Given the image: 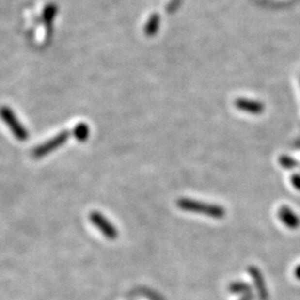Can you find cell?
Wrapping results in <instances>:
<instances>
[{
  "instance_id": "6da1fadb",
  "label": "cell",
  "mask_w": 300,
  "mask_h": 300,
  "mask_svg": "<svg viewBox=\"0 0 300 300\" xmlns=\"http://www.w3.org/2000/svg\"><path fill=\"white\" fill-rule=\"evenodd\" d=\"M177 206L184 211L208 216L214 219H221L226 216L225 208L219 205L203 203L190 198H179L177 200Z\"/></svg>"
},
{
  "instance_id": "8fae6325",
  "label": "cell",
  "mask_w": 300,
  "mask_h": 300,
  "mask_svg": "<svg viewBox=\"0 0 300 300\" xmlns=\"http://www.w3.org/2000/svg\"><path fill=\"white\" fill-rule=\"evenodd\" d=\"M157 27H158V17L154 16L150 19L149 24L147 26V32L149 33V35H154L156 30H157Z\"/></svg>"
},
{
  "instance_id": "5b68a950",
  "label": "cell",
  "mask_w": 300,
  "mask_h": 300,
  "mask_svg": "<svg viewBox=\"0 0 300 300\" xmlns=\"http://www.w3.org/2000/svg\"><path fill=\"white\" fill-rule=\"evenodd\" d=\"M235 107L242 112L258 116L265 111V105L261 101L248 99V98H237L235 100Z\"/></svg>"
},
{
  "instance_id": "ba28073f",
  "label": "cell",
  "mask_w": 300,
  "mask_h": 300,
  "mask_svg": "<svg viewBox=\"0 0 300 300\" xmlns=\"http://www.w3.org/2000/svg\"><path fill=\"white\" fill-rule=\"evenodd\" d=\"M73 134L75 136V138L77 139L78 142H86L87 138H88V136H89V127L83 123L78 124L77 126L74 128Z\"/></svg>"
},
{
  "instance_id": "8992f818",
  "label": "cell",
  "mask_w": 300,
  "mask_h": 300,
  "mask_svg": "<svg viewBox=\"0 0 300 300\" xmlns=\"http://www.w3.org/2000/svg\"><path fill=\"white\" fill-rule=\"evenodd\" d=\"M278 218L288 229L296 230L300 227V218L296 212L288 206H282L278 210Z\"/></svg>"
},
{
  "instance_id": "30bf717a",
  "label": "cell",
  "mask_w": 300,
  "mask_h": 300,
  "mask_svg": "<svg viewBox=\"0 0 300 300\" xmlns=\"http://www.w3.org/2000/svg\"><path fill=\"white\" fill-rule=\"evenodd\" d=\"M279 165L283 167L284 169H294L296 167L299 166V161L296 160V159L289 157V156L282 155L278 159Z\"/></svg>"
},
{
  "instance_id": "4fadbf2b",
  "label": "cell",
  "mask_w": 300,
  "mask_h": 300,
  "mask_svg": "<svg viewBox=\"0 0 300 300\" xmlns=\"http://www.w3.org/2000/svg\"><path fill=\"white\" fill-rule=\"evenodd\" d=\"M295 277L300 280V265L295 268Z\"/></svg>"
},
{
  "instance_id": "3957f363",
  "label": "cell",
  "mask_w": 300,
  "mask_h": 300,
  "mask_svg": "<svg viewBox=\"0 0 300 300\" xmlns=\"http://www.w3.org/2000/svg\"><path fill=\"white\" fill-rule=\"evenodd\" d=\"M70 132L69 131H62L55 137H52L50 140L44 142L43 145L38 146L35 148V150L32 151V155L35 158H43L48 154L52 153V151L58 149L60 146H63L64 142H67L69 138Z\"/></svg>"
},
{
  "instance_id": "277c9868",
  "label": "cell",
  "mask_w": 300,
  "mask_h": 300,
  "mask_svg": "<svg viewBox=\"0 0 300 300\" xmlns=\"http://www.w3.org/2000/svg\"><path fill=\"white\" fill-rule=\"evenodd\" d=\"M90 220L107 239L113 240V239L118 237V231H117L115 226L104 215H101L100 212L95 211L93 214H90Z\"/></svg>"
},
{
  "instance_id": "7a4b0ae2",
  "label": "cell",
  "mask_w": 300,
  "mask_h": 300,
  "mask_svg": "<svg viewBox=\"0 0 300 300\" xmlns=\"http://www.w3.org/2000/svg\"><path fill=\"white\" fill-rule=\"evenodd\" d=\"M0 118L2 119L7 126L9 127L10 131L13 132L14 136L16 137L20 142H26L28 139V131L27 129L24 127L20 121L15 116L13 110L8 107H0Z\"/></svg>"
},
{
  "instance_id": "7c38bea8",
  "label": "cell",
  "mask_w": 300,
  "mask_h": 300,
  "mask_svg": "<svg viewBox=\"0 0 300 300\" xmlns=\"http://www.w3.org/2000/svg\"><path fill=\"white\" fill-rule=\"evenodd\" d=\"M291 185L294 186V188L297 189L300 191V174H294L290 178Z\"/></svg>"
},
{
  "instance_id": "9c48e42d",
  "label": "cell",
  "mask_w": 300,
  "mask_h": 300,
  "mask_svg": "<svg viewBox=\"0 0 300 300\" xmlns=\"http://www.w3.org/2000/svg\"><path fill=\"white\" fill-rule=\"evenodd\" d=\"M229 290L234 294H245V296H253L252 289H250L249 286L245 283H233L230 284Z\"/></svg>"
},
{
  "instance_id": "52a82bcc",
  "label": "cell",
  "mask_w": 300,
  "mask_h": 300,
  "mask_svg": "<svg viewBox=\"0 0 300 300\" xmlns=\"http://www.w3.org/2000/svg\"><path fill=\"white\" fill-rule=\"evenodd\" d=\"M248 272L252 278L253 279V284H255V287L258 292V296H259L260 300H267L268 299V291L267 288H266V284L263 277V273L258 269L257 267H252L248 268Z\"/></svg>"
}]
</instances>
